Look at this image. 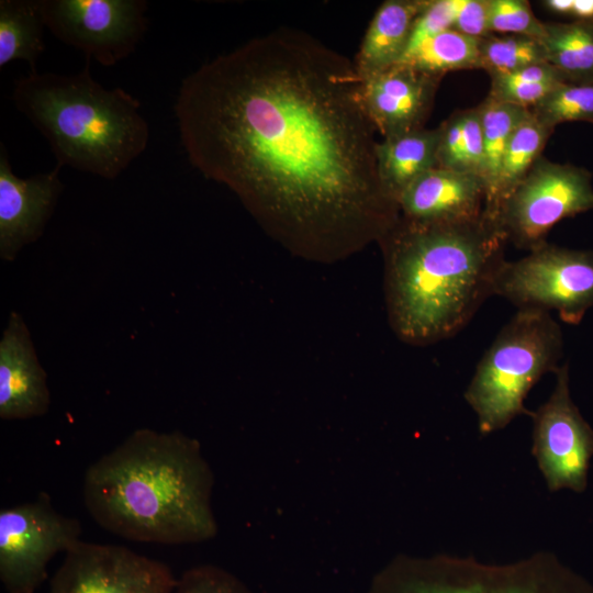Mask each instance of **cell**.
Returning <instances> with one entry per match:
<instances>
[{"mask_svg":"<svg viewBox=\"0 0 593 593\" xmlns=\"http://www.w3.org/2000/svg\"><path fill=\"white\" fill-rule=\"evenodd\" d=\"M360 88L348 57L278 29L182 80L180 141L190 164L287 249L338 260L379 243L400 217L379 178Z\"/></svg>","mask_w":593,"mask_h":593,"instance_id":"obj_1","label":"cell"},{"mask_svg":"<svg viewBox=\"0 0 593 593\" xmlns=\"http://www.w3.org/2000/svg\"><path fill=\"white\" fill-rule=\"evenodd\" d=\"M506 243L497 223L484 213L443 223L400 216L379 242L394 334L410 345L425 346L461 331L493 295Z\"/></svg>","mask_w":593,"mask_h":593,"instance_id":"obj_2","label":"cell"},{"mask_svg":"<svg viewBox=\"0 0 593 593\" xmlns=\"http://www.w3.org/2000/svg\"><path fill=\"white\" fill-rule=\"evenodd\" d=\"M213 485L197 439L138 428L87 468L82 496L96 523L122 538L197 544L217 533Z\"/></svg>","mask_w":593,"mask_h":593,"instance_id":"obj_3","label":"cell"},{"mask_svg":"<svg viewBox=\"0 0 593 593\" xmlns=\"http://www.w3.org/2000/svg\"><path fill=\"white\" fill-rule=\"evenodd\" d=\"M86 67L72 75L30 72L14 82L16 109L47 139L57 165L104 179L119 177L147 147L141 102L105 89Z\"/></svg>","mask_w":593,"mask_h":593,"instance_id":"obj_4","label":"cell"},{"mask_svg":"<svg viewBox=\"0 0 593 593\" xmlns=\"http://www.w3.org/2000/svg\"><path fill=\"white\" fill-rule=\"evenodd\" d=\"M562 348L561 328L549 312L517 311L480 359L463 394L481 434L533 415L525 399L545 373L558 370Z\"/></svg>","mask_w":593,"mask_h":593,"instance_id":"obj_5","label":"cell"},{"mask_svg":"<svg viewBox=\"0 0 593 593\" xmlns=\"http://www.w3.org/2000/svg\"><path fill=\"white\" fill-rule=\"evenodd\" d=\"M368 593H593V585L547 551L508 563L399 555L373 577Z\"/></svg>","mask_w":593,"mask_h":593,"instance_id":"obj_6","label":"cell"},{"mask_svg":"<svg viewBox=\"0 0 593 593\" xmlns=\"http://www.w3.org/2000/svg\"><path fill=\"white\" fill-rule=\"evenodd\" d=\"M493 295L518 310H553L564 323L579 324L593 306V251L545 242L525 257L503 262Z\"/></svg>","mask_w":593,"mask_h":593,"instance_id":"obj_7","label":"cell"},{"mask_svg":"<svg viewBox=\"0 0 593 593\" xmlns=\"http://www.w3.org/2000/svg\"><path fill=\"white\" fill-rule=\"evenodd\" d=\"M593 209L589 170L542 155L501 205L496 223L507 242L532 250L561 220Z\"/></svg>","mask_w":593,"mask_h":593,"instance_id":"obj_8","label":"cell"},{"mask_svg":"<svg viewBox=\"0 0 593 593\" xmlns=\"http://www.w3.org/2000/svg\"><path fill=\"white\" fill-rule=\"evenodd\" d=\"M77 518L66 516L49 496L0 511V580L8 593H34L47 578V564L80 540Z\"/></svg>","mask_w":593,"mask_h":593,"instance_id":"obj_9","label":"cell"},{"mask_svg":"<svg viewBox=\"0 0 593 593\" xmlns=\"http://www.w3.org/2000/svg\"><path fill=\"white\" fill-rule=\"evenodd\" d=\"M46 27L88 59L114 66L132 54L148 26L144 0H42Z\"/></svg>","mask_w":593,"mask_h":593,"instance_id":"obj_10","label":"cell"},{"mask_svg":"<svg viewBox=\"0 0 593 593\" xmlns=\"http://www.w3.org/2000/svg\"><path fill=\"white\" fill-rule=\"evenodd\" d=\"M555 374L553 391L532 415V454L551 492L570 489L581 493L588 485L593 429L571 399L568 365Z\"/></svg>","mask_w":593,"mask_h":593,"instance_id":"obj_11","label":"cell"},{"mask_svg":"<svg viewBox=\"0 0 593 593\" xmlns=\"http://www.w3.org/2000/svg\"><path fill=\"white\" fill-rule=\"evenodd\" d=\"M177 581L163 561L124 546L79 540L65 552L49 593H174Z\"/></svg>","mask_w":593,"mask_h":593,"instance_id":"obj_12","label":"cell"},{"mask_svg":"<svg viewBox=\"0 0 593 593\" xmlns=\"http://www.w3.org/2000/svg\"><path fill=\"white\" fill-rule=\"evenodd\" d=\"M60 165L29 178L11 168L4 145L0 146V256L15 259L19 251L35 242L53 214L64 189Z\"/></svg>","mask_w":593,"mask_h":593,"instance_id":"obj_13","label":"cell"},{"mask_svg":"<svg viewBox=\"0 0 593 593\" xmlns=\"http://www.w3.org/2000/svg\"><path fill=\"white\" fill-rule=\"evenodd\" d=\"M439 79L396 64L361 80L365 111L382 138L424 127Z\"/></svg>","mask_w":593,"mask_h":593,"instance_id":"obj_14","label":"cell"},{"mask_svg":"<svg viewBox=\"0 0 593 593\" xmlns=\"http://www.w3.org/2000/svg\"><path fill=\"white\" fill-rule=\"evenodd\" d=\"M49 404L47 374L30 331L22 316L12 312L0 340V417L15 421L42 416Z\"/></svg>","mask_w":593,"mask_h":593,"instance_id":"obj_15","label":"cell"},{"mask_svg":"<svg viewBox=\"0 0 593 593\" xmlns=\"http://www.w3.org/2000/svg\"><path fill=\"white\" fill-rule=\"evenodd\" d=\"M480 176L435 167L410 184L398 200L400 216L419 223L471 220L483 213Z\"/></svg>","mask_w":593,"mask_h":593,"instance_id":"obj_16","label":"cell"},{"mask_svg":"<svg viewBox=\"0 0 593 593\" xmlns=\"http://www.w3.org/2000/svg\"><path fill=\"white\" fill-rule=\"evenodd\" d=\"M424 4L425 0H387L380 4L353 60L361 80L401 60Z\"/></svg>","mask_w":593,"mask_h":593,"instance_id":"obj_17","label":"cell"},{"mask_svg":"<svg viewBox=\"0 0 593 593\" xmlns=\"http://www.w3.org/2000/svg\"><path fill=\"white\" fill-rule=\"evenodd\" d=\"M438 137V127H422L378 141L376 156L379 178L396 202L410 184L437 167Z\"/></svg>","mask_w":593,"mask_h":593,"instance_id":"obj_18","label":"cell"},{"mask_svg":"<svg viewBox=\"0 0 593 593\" xmlns=\"http://www.w3.org/2000/svg\"><path fill=\"white\" fill-rule=\"evenodd\" d=\"M553 128L532 113L511 136L493 189L484 200L483 213L494 222L503 202L541 156Z\"/></svg>","mask_w":593,"mask_h":593,"instance_id":"obj_19","label":"cell"},{"mask_svg":"<svg viewBox=\"0 0 593 593\" xmlns=\"http://www.w3.org/2000/svg\"><path fill=\"white\" fill-rule=\"evenodd\" d=\"M42 0L0 1V68L15 59L35 66L45 45Z\"/></svg>","mask_w":593,"mask_h":593,"instance_id":"obj_20","label":"cell"},{"mask_svg":"<svg viewBox=\"0 0 593 593\" xmlns=\"http://www.w3.org/2000/svg\"><path fill=\"white\" fill-rule=\"evenodd\" d=\"M546 60L569 83H593V21L545 22Z\"/></svg>","mask_w":593,"mask_h":593,"instance_id":"obj_21","label":"cell"},{"mask_svg":"<svg viewBox=\"0 0 593 593\" xmlns=\"http://www.w3.org/2000/svg\"><path fill=\"white\" fill-rule=\"evenodd\" d=\"M480 41L449 29L422 43L398 64L436 78L448 71L479 68Z\"/></svg>","mask_w":593,"mask_h":593,"instance_id":"obj_22","label":"cell"},{"mask_svg":"<svg viewBox=\"0 0 593 593\" xmlns=\"http://www.w3.org/2000/svg\"><path fill=\"white\" fill-rule=\"evenodd\" d=\"M484 142L481 178L485 198L494 187L506 145L518 125L530 114L529 109L499 101L488 96L478 107ZM485 200V199H484Z\"/></svg>","mask_w":593,"mask_h":593,"instance_id":"obj_23","label":"cell"},{"mask_svg":"<svg viewBox=\"0 0 593 593\" xmlns=\"http://www.w3.org/2000/svg\"><path fill=\"white\" fill-rule=\"evenodd\" d=\"M490 78L488 96L529 110L558 86L566 83L558 70L547 61Z\"/></svg>","mask_w":593,"mask_h":593,"instance_id":"obj_24","label":"cell"},{"mask_svg":"<svg viewBox=\"0 0 593 593\" xmlns=\"http://www.w3.org/2000/svg\"><path fill=\"white\" fill-rule=\"evenodd\" d=\"M540 40L523 35L490 34L480 41L479 68L490 77L514 72L530 65L545 63Z\"/></svg>","mask_w":593,"mask_h":593,"instance_id":"obj_25","label":"cell"},{"mask_svg":"<svg viewBox=\"0 0 593 593\" xmlns=\"http://www.w3.org/2000/svg\"><path fill=\"white\" fill-rule=\"evenodd\" d=\"M530 111L551 128L564 122H593V83H562Z\"/></svg>","mask_w":593,"mask_h":593,"instance_id":"obj_26","label":"cell"},{"mask_svg":"<svg viewBox=\"0 0 593 593\" xmlns=\"http://www.w3.org/2000/svg\"><path fill=\"white\" fill-rule=\"evenodd\" d=\"M490 33L523 35L541 40L545 22L535 16L525 0H488Z\"/></svg>","mask_w":593,"mask_h":593,"instance_id":"obj_27","label":"cell"},{"mask_svg":"<svg viewBox=\"0 0 593 593\" xmlns=\"http://www.w3.org/2000/svg\"><path fill=\"white\" fill-rule=\"evenodd\" d=\"M174 593H253L236 575L214 564H200L186 570Z\"/></svg>","mask_w":593,"mask_h":593,"instance_id":"obj_28","label":"cell"},{"mask_svg":"<svg viewBox=\"0 0 593 593\" xmlns=\"http://www.w3.org/2000/svg\"><path fill=\"white\" fill-rule=\"evenodd\" d=\"M454 20V0H425L423 9L414 22L403 57L425 41L446 30L452 29Z\"/></svg>","mask_w":593,"mask_h":593,"instance_id":"obj_29","label":"cell"},{"mask_svg":"<svg viewBox=\"0 0 593 593\" xmlns=\"http://www.w3.org/2000/svg\"><path fill=\"white\" fill-rule=\"evenodd\" d=\"M484 142L478 108L461 111V149L459 171L481 177ZM482 179V178H481Z\"/></svg>","mask_w":593,"mask_h":593,"instance_id":"obj_30","label":"cell"},{"mask_svg":"<svg viewBox=\"0 0 593 593\" xmlns=\"http://www.w3.org/2000/svg\"><path fill=\"white\" fill-rule=\"evenodd\" d=\"M454 30L475 38L492 34L488 25V0H454Z\"/></svg>","mask_w":593,"mask_h":593,"instance_id":"obj_31","label":"cell"},{"mask_svg":"<svg viewBox=\"0 0 593 593\" xmlns=\"http://www.w3.org/2000/svg\"><path fill=\"white\" fill-rule=\"evenodd\" d=\"M438 131L437 167L459 171L461 111L444 121Z\"/></svg>","mask_w":593,"mask_h":593,"instance_id":"obj_32","label":"cell"},{"mask_svg":"<svg viewBox=\"0 0 593 593\" xmlns=\"http://www.w3.org/2000/svg\"><path fill=\"white\" fill-rule=\"evenodd\" d=\"M571 15L582 21H593V0H573Z\"/></svg>","mask_w":593,"mask_h":593,"instance_id":"obj_33","label":"cell"},{"mask_svg":"<svg viewBox=\"0 0 593 593\" xmlns=\"http://www.w3.org/2000/svg\"><path fill=\"white\" fill-rule=\"evenodd\" d=\"M545 5L559 14H571L573 0H548Z\"/></svg>","mask_w":593,"mask_h":593,"instance_id":"obj_34","label":"cell"}]
</instances>
